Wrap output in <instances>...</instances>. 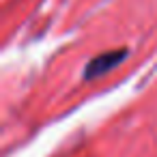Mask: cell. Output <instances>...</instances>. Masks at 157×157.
I'll return each mask as SVG.
<instances>
[{
  "label": "cell",
  "mask_w": 157,
  "mask_h": 157,
  "mask_svg": "<svg viewBox=\"0 0 157 157\" xmlns=\"http://www.w3.org/2000/svg\"><path fill=\"white\" fill-rule=\"evenodd\" d=\"M123 56H125V52H112V54H105V56H97L84 69V78H95V75L105 73L108 69H112L114 65H118L123 60Z\"/></svg>",
  "instance_id": "obj_1"
}]
</instances>
